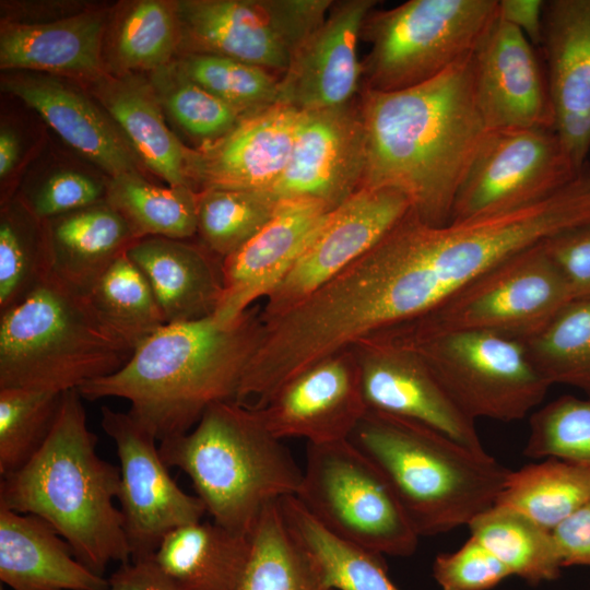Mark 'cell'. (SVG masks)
Here are the masks:
<instances>
[{
    "instance_id": "obj_1",
    "label": "cell",
    "mask_w": 590,
    "mask_h": 590,
    "mask_svg": "<svg viewBox=\"0 0 590 590\" xmlns=\"http://www.w3.org/2000/svg\"><path fill=\"white\" fill-rule=\"evenodd\" d=\"M358 102L365 130L361 188H394L408 197L420 221L449 223L460 186L489 132L476 97L473 54L409 88L361 90Z\"/></svg>"
},
{
    "instance_id": "obj_2",
    "label": "cell",
    "mask_w": 590,
    "mask_h": 590,
    "mask_svg": "<svg viewBox=\"0 0 590 590\" xmlns=\"http://www.w3.org/2000/svg\"><path fill=\"white\" fill-rule=\"evenodd\" d=\"M260 310L255 305L232 322L165 323L120 369L78 390L88 401L128 400V413L158 441L185 434L213 403L236 400L261 339Z\"/></svg>"
},
{
    "instance_id": "obj_3",
    "label": "cell",
    "mask_w": 590,
    "mask_h": 590,
    "mask_svg": "<svg viewBox=\"0 0 590 590\" xmlns=\"http://www.w3.org/2000/svg\"><path fill=\"white\" fill-rule=\"evenodd\" d=\"M78 389L63 392L54 427L36 455L1 477L0 506L40 517L74 556L102 575L131 560L123 517L115 505L120 469L102 459Z\"/></svg>"
},
{
    "instance_id": "obj_4",
    "label": "cell",
    "mask_w": 590,
    "mask_h": 590,
    "mask_svg": "<svg viewBox=\"0 0 590 590\" xmlns=\"http://www.w3.org/2000/svg\"><path fill=\"white\" fill-rule=\"evenodd\" d=\"M350 440L384 475L418 536L469 524L510 470L421 423L367 410Z\"/></svg>"
},
{
    "instance_id": "obj_5",
    "label": "cell",
    "mask_w": 590,
    "mask_h": 590,
    "mask_svg": "<svg viewBox=\"0 0 590 590\" xmlns=\"http://www.w3.org/2000/svg\"><path fill=\"white\" fill-rule=\"evenodd\" d=\"M160 442L163 461L191 480L212 521L238 534L302 485L303 470L282 439L256 409L235 401L213 403L189 432Z\"/></svg>"
},
{
    "instance_id": "obj_6",
    "label": "cell",
    "mask_w": 590,
    "mask_h": 590,
    "mask_svg": "<svg viewBox=\"0 0 590 590\" xmlns=\"http://www.w3.org/2000/svg\"><path fill=\"white\" fill-rule=\"evenodd\" d=\"M134 346L52 274L0 311V388L66 392L116 373Z\"/></svg>"
},
{
    "instance_id": "obj_7",
    "label": "cell",
    "mask_w": 590,
    "mask_h": 590,
    "mask_svg": "<svg viewBox=\"0 0 590 590\" xmlns=\"http://www.w3.org/2000/svg\"><path fill=\"white\" fill-rule=\"evenodd\" d=\"M571 299L541 241L495 264L427 314L373 335L410 343L452 332L489 331L526 341Z\"/></svg>"
},
{
    "instance_id": "obj_8",
    "label": "cell",
    "mask_w": 590,
    "mask_h": 590,
    "mask_svg": "<svg viewBox=\"0 0 590 590\" xmlns=\"http://www.w3.org/2000/svg\"><path fill=\"white\" fill-rule=\"evenodd\" d=\"M498 0H409L373 10L362 35V90L394 92L424 83L472 55L497 17Z\"/></svg>"
},
{
    "instance_id": "obj_9",
    "label": "cell",
    "mask_w": 590,
    "mask_h": 590,
    "mask_svg": "<svg viewBox=\"0 0 590 590\" xmlns=\"http://www.w3.org/2000/svg\"><path fill=\"white\" fill-rule=\"evenodd\" d=\"M296 498L331 533L382 555L410 556L420 536L379 470L350 441L308 444Z\"/></svg>"
},
{
    "instance_id": "obj_10",
    "label": "cell",
    "mask_w": 590,
    "mask_h": 590,
    "mask_svg": "<svg viewBox=\"0 0 590 590\" xmlns=\"http://www.w3.org/2000/svg\"><path fill=\"white\" fill-rule=\"evenodd\" d=\"M392 343L415 351L456 404L474 421L521 420L543 401L551 387L532 362L524 341L509 335L461 331Z\"/></svg>"
},
{
    "instance_id": "obj_11",
    "label": "cell",
    "mask_w": 590,
    "mask_h": 590,
    "mask_svg": "<svg viewBox=\"0 0 590 590\" xmlns=\"http://www.w3.org/2000/svg\"><path fill=\"white\" fill-rule=\"evenodd\" d=\"M333 2L176 1L179 48L184 54L233 58L282 75L300 44L324 21Z\"/></svg>"
},
{
    "instance_id": "obj_12",
    "label": "cell",
    "mask_w": 590,
    "mask_h": 590,
    "mask_svg": "<svg viewBox=\"0 0 590 590\" xmlns=\"http://www.w3.org/2000/svg\"><path fill=\"white\" fill-rule=\"evenodd\" d=\"M582 173L554 128L489 131L460 186L450 221L534 204Z\"/></svg>"
},
{
    "instance_id": "obj_13",
    "label": "cell",
    "mask_w": 590,
    "mask_h": 590,
    "mask_svg": "<svg viewBox=\"0 0 590 590\" xmlns=\"http://www.w3.org/2000/svg\"><path fill=\"white\" fill-rule=\"evenodd\" d=\"M101 425L113 439L120 469L118 500L131 560L151 558L170 531L201 521L205 507L173 480L157 439L129 413L104 405Z\"/></svg>"
},
{
    "instance_id": "obj_14",
    "label": "cell",
    "mask_w": 590,
    "mask_h": 590,
    "mask_svg": "<svg viewBox=\"0 0 590 590\" xmlns=\"http://www.w3.org/2000/svg\"><path fill=\"white\" fill-rule=\"evenodd\" d=\"M394 188H361L331 210L290 272L266 298L262 322L285 314L377 245L409 212Z\"/></svg>"
},
{
    "instance_id": "obj_15",
    "label": "cell",
    "mask_w": 590,
    "mask_h": 590,
    "mask_svg": "<svg viewBox=\"0 0 590 590\" xmlns=\"http://www.w3.org/2000/svg\"><path fill=\"white\" fill-rule=\"evenodd\" d=\"M368 410L428 426L475 452H486L469 417L412 349L378 337L351 347Z\"/></svg>"
},
{
    "instance_id": "obj_16",
    "label": "cell",
    "mask_w": 590,
    "mask_h": 590,
    "mask_svg": "<svg viewBox=\"0 0 590 590\" xmlns=\"http://www.w3.org/2000/svg\"><path fill=\"white\" fill-rule=\"evenodd\" d=\"M365 130L358 97L302 111L288 164L269 190L278 200L307 198L333 210L362 185Z\"/></svg>"
},
{
    "instance_id": "obj_17",
    "label": "cell",
    "mask_w": 590,
    "mask_h": 590,
    "mask_svg": "<svg viewBox=\"0 0 590 590\" xmlns=\"http://www.w3.org/2000/svg\"><path fill=\"white\" fill-rule=\"evenodd\" d=\"M270 433L308 444L346 440L366 413L352 349L326 357L286 381L260 409Z\"/></svg>"
},
{
    "instance_id": "obj_18",
    "label": "cell",
    "mask_w": 590,
    "mask_h": 590,
    "mask_svg": "<svg viewBox=\"0 0 590 590\" xmlns=\"http://www.w3.org/2000/svg\"><path fill=\"white\" fill-rule=\"evenodd\" d=\"M473 69L488 131L554 128L544 64L529 39L498 13L473 52Z\"/></svg>"
},
{
    "instance_id": "obj_19",
    "label": "cell",
    "mask_w": 590,
    "mask_h": 590,
    "mask_svg": "<svg viewBox=\"0 0 590 590\" xmlns=\"http://www.w3.org/2000/svg\"><path fill=\"white\" fill-rule=\"evenodd\" d=\"M375 0L334 1L329 15L300 44L280 75L278 103L300 111L342 106L362 90L357 43Z\"/></svg>"
},
{
    "instance_id": "obj_20",
    "label": "cell",
    "mask_w": 590,
    "mask_h": 590,
    "mask_svg": "<svg viewBox=\"0 0 590 590\" xmlns=\"http://www.w3.org/2000/svg\"><path fill=\"white\" fill-rule=\"evenodd\" d=\"M330 211L314 199L280 200L260 232L222 261L223 293L213 316L232 322L257 300L266 299L290 272Z\"/></svg>"
},
{
    "instance_id": "obj_21",
    "label": "cell",
    "mask_w": 590,
    "mask_h": 590,
    "mask_svg": "<svg viewBox=\"0 0 590 590\" xmlns=\"http://www.w3.org/2000/svg\"><path fill=\"white\" fill-rule=\"evenodd\" d=\"M541 48L554 129L582 173L590 156V0L544 1Z\"/></svg>"
},
{
    "instance_id": "obj_22",
    "label": "cell",
    "mask_w": 590,
    "mask_h": 590,
    "mask_svg": "<svg viewBox=\"0 0 590 590\" xmlns=\"http://www.w3.org/2000/svg\"><path fill=\"white\" fill-rule=\"evenodd\" d=\"M300 116V110L275 103L243 117L214 143L193 150L194 189L200 186L269 191L288 164Z\"/></svg>"
},
{
    "instance_id": "obj_23",
    "label": "cell",
    "mask_w": 590,
    "mask_h": 590,
    "mask_svg": "<svg viewBox=\"0 0 590 590\" xmlns=\"http://www.w3.org/2000/svg\"><path fill=\"white\" fill-rule=\"evenodd\" d=\"M1 85L109 178L140 173L139 158L114 120L73 84L46 73L13 71L2 76Z\"/></svg>"
},
{
    "instance_id": "obj_24",
    "label": "cell",
    "mask_w": 590,
    "mask_h": 590,
    "mask_svg": "<svg viewBox=\"0 0 590 590\" xmlns=\"http://www.w3.org/2000/svg\"><path fill=\"white\" fill-rule=\"evenodd\" d=\"M127 253L146 278L166 323L214 315L223 293L222 260L200 241L145 237Z\"/></svg>"
},
{
    "instance_id": "obj_25",
    "label": "cell",
    "mask_w": 590,
    "mask_h": 590,
    "mask_svg": "<svg viewBox=\"0 0 590 590\" xmlns=\"http://www.w3.org/2000/svg\"><path fill=\"white\" fill-rule=\"evenodd\" d=\"M105 16L82 12L48 23H1L0 67L96 81L105 73L102 42Z\"/></svg>"
},
{
    "instance_id": "obj_26",
    "label": "cell",
    "mask_w": 590,
    "mask_h": 590,
    "mask_svg": "<svg viewBox=\"0 0 590 590\" xmlns=\"http://www.w3.org/2000/svg\"><path fill=\"white\" fill-rule=\"evenodd\" d=\"M0 580L12 590H107L44 519L0 506Z\"/></svg>"
},
{
    "instance_id": "obj_27",
    "label": "cell",
    "mask_w": 590,
    "mask_h": 590,
    "mask_svg": "<svg viewBox=\"0 0 590 590\" xmlns=\"http://www.w3.org/2000/svg\"><path fill=\"white\" fill-rule=\"evenodd\" d=\"M91 84L94 96L139 161L168 186L194 189L191 180L193 150L186 148L168 129L150 81L133 72H122L106 73Z\"/></svg>"
},
{
    "instance_id": "obj_28",
    "label": "cell",
    "mask_w": 590,
    "mask_h": 590,
    "mask_svg": "<svg viewBox=\"0 0 590 590\" xmlns=\"http://www.w3.org/2000/svg\"><path fill=\"white\" fill-rule=\"evenodd\" d=\"M46 222L51 274L84 294L139 240L126 220L106 200Z\"/></svg>"
},
{
    "instance_id": "obj_29",
    "label": "cell",
    "mask_w": 590,
    "mask_h": 590,
    "mask_svg": "<svg viewBox=\"0 0 590 590\" xmlns=\"http://www.w3.org/2000/svg\"><path fill=\"white\" fill-rule=\"evenodd\" d=\"M248 545V534L197 521L166 534L151 558L178 590H235Z\"/></svg>"
},
{
    "instance_id": "obj_30",
    "label": "cell",
    "mask_w": 590,
    "mask_h": 590,
    "mask_svg": "<svg viewBox=\"0 0 590 590\" xmlns=\"http://www.w3.org/2000/svg\"><path fill=\"white\" fill-rule=\"evenodd\" d=\"M285 522L322 582L332 590H399L384 555L331 533L296 496L279 500Z\"/></svg>"
},
{
    "instance_id": "obj_31",
    "label": "cell",
    "mask_w": 590,
    "mask_h": 590,
    "mask_svg": "<svg viewBox=\"0 0 590 590\" xmlns=\"http://www.w3.org/2000/svg\"><path fill=\"white\" fill-rule=\"evenodd\" d=\"M590 503V465L558 458L510 471L496 504L552 531Z\"/></svg>"
},
{
    "instance_id": "obj_32",
    "label": "cell",
    "mask_w": 590,
    "mask_h": 590,
    "mask_svg": "<svg viewBox=\"0 0 590 590\" xmlns=\"http://www.w3.org/2000/svg\"><path fill=\"white\" fill-rule=\"evenodd\" d=\"M248 542L235 590H332L291 533L279 500L263 509L248 533Z\"/></svg>"
},
{
    "instance_id": "obj_33",
    "label": "cell",
    "mask_w": 590,
    "mask_h": 590,
    "mask_svg": "<svg viewBox=\"0 0 590 590\" xmlns=\"http://www.w3.org/2000/svg\"><path fill=\"white\" fill-rule=\"evenodd\" d=\"M476 539L510 575L531 586L559 577L563 568L552 531L523 514L494 505L468 524Z\"/></svg>"
},
{
    "instance_id": "obj_34",
    "label": "cell",
    "mask_w": 590,
    "mask_h": 590,
    "mask_svg": "<svg viewBox=\"0 0 590 590\" xmlns=\"http://www.w3.org/2000/svg\"><path fill=\"white\" fill-rule=\"evenodd\" d=\"M197 193L189 186L161 187L141 173H128L109 179L106 202L138 239H190L197 235Z\"/></svg>"
},
{
    "instance_id": "obj_35",
    "label": "cell",
    "mask_w": 590,
    "mask_h": 590,
    "mask_svg": "<svg viewBox=\"0 0 590 590\" xmlns=\"http://www.w3.org/2000/svg\"><path fill=\"white\" fill-rule=\"evenodd\" d=\"M52 273L47 222L22 200L7 201L0 217V311L20 302Z\"/></svg>"
},
{
    "instance_id": "obj_36",
    "label": "cell",
    "mask_w": 590,
    "mask_h": 590,
    "mask_svg": "<svg viewBox=\"0 0 590 590\" xmlns=\"http://www.w3.org/2000/svg\"><path fill=\"white\" fill-rule=\"evenodd\" d=\"M279 201L266 190L203 188L197 193V235L222 261L273 216Z\"/></svg>"
},
{
    "instance_id": "obj_37",
    "label": "cell",
    "mask_w": 590,
    "mask_h": 590,
    "mask_svg": "<svg viewBox=\"0 0 590 590\" xmlns=\"http://www.w3.org/2000/svg\"><path fill=\"white\" fill-rule=\"evenodd\" d=\"M524 343L535 367L551 386H571L590 398V298L568 302Z\"/></svg>"
},
{
    "instance_id": "obj_38",
    "label": "cell",
    "mask_w": 590,
    "mask_h": 590,
    "mask_svg": "<svg viewBox=\"0 0 590 590\" xmlns=\"http://www.w3.org/2000/svg\"><path fill=\"white\" fill-rule=\"evenodd\" d=\"M99 315L135 346L166 323L142 271L120 255L87 293Z\"/></svg>"
},
{
    "instance_id": "obj_39",
    "label": "cell",
    "mask_w": 590,
    "mask_h": 590,
    "mask_svg": "<svg viewBox=\"0 0 590 590\" xmlns=\"http://www.w3.org/2000/svg\"><path fill=\"white\" fill-rule=\"evenodd\" d=\"M63 392L0 388V475L24 467L56 422Z\"/></svg>"
},
{
    "instance_id": "obj_40",
    "label": "cell",
    "mask_w": 590,
    "mask_h": 590,
    "mask_svg": "<svg viewBox=\"0 0 590 590\" xmlns=\"http://www.w3.org/2000/svg\"><path fill=\"white\" fill-rule=\"evenodd\" d=\"M179 45L176 2L142 0L122 16L114 39V52L122 72H152L173 62Z\"/></svg>"
},
{
    "instance_id": "obj_41",
    "label": "cell",
    "mask_w": 590,
    "mask_h": 590,
    "mask_svg": "<svg viewBox=\"0 0 590 590\" xmlns=\"http://www.w3.org/2000/svg\"><path fill=\"white\" fill-rule=\"evenodd\" d=\"M157 99L187 134L203 148L227 134L243 118L233 107L193 82L173 61L151 72Z\"/></svg>"
},
{
    "instance_id": "obj_42",
    "label": "cell",
    "mask_w": 590,
    "mask_h": 590,
    "mask_svg": "<svg viewBox=\"0 0 590 590\" xmlns=\"http://www.w3.org/2000/svg\"><path fill=\"white\" fill-rule=\"evenodd\" d=\"M177 67L193 82L233 107L243 117L278 103L274 73L233 58L211 54H182Z\"/></svg>"
},
{
    "instance_id": "obj_43",
    "label": "cell",
    "mask_w": 590,
    "mask_h": 590,
    "mask_svg": "<svg viewBox=\"0 0 590 590\" xmlns=\"http://www.w3.org/2000/svg\"><path fill=\"white\" fill-rule=\"evenodd\" d=\"M529 427L526 457L590 465V398L562 396L533 412Z\"/></svg>"
},
{
    "instance_id": "obj_44",
    "label": "cell",
    "mask_w": 590,
    "mask_h": 590,
    "mask_svg": "<svg viewBox=\"0 0 590 590\" xmlns=\"http://www.w3.org/2000/svg\"><path fill=\"white\" fill-rule=\"evenodd\" d=\"M107 182L74 170L56 172L21 199L39 220L54 217L106 200Z\"/></svg>"
},
{
    "instance_id": "obj_45",
    "label": "cell",
    "mask_w": 590,
    "mask_h": 590,
    "mask_svg": "<svg viewBox=\"0 0 590 590\" xmlns=\"http://www.w3.org/2000/svg\"><path fill=\"white\" fill-rule=\"evenodd\" d=\"M433 576L442 590H489L511 575L498 558L470 536L458 551L436 556Z\"/></svg>"
},
{
    "instance_id": "obj_46",
    "label": "cell",
    "mask_w": 590,
    "mask_h": 590,
    "mask_svg": "<svg viewBox=\"0 0 590 590\" xmlns=\"http://www.w3.org/2000/svg\"><path fill=\"white\" fill-rule=\"evenodd\" d=\"M573 299L590 298V222L543 241Z\"/></svg>"
},
{
    "instance_id": "obj_47",
    "label": "cell",
    "mask_w": 590,
    "mask_h": 590,
    "mask_svg": "<svg viewBox=\"0 0 590 590\" xmlns=\"http://www.w3.org/2000/svg\"><path fill=\"white\" fill-rule=\"evenodd\" d=\"M563 567L590 566V503L552 530Z\"/></svg>"
},
{
    "instance_id": "obj_48",
    "label": "cell",
    "mask_w": 590,
    "mask_h": 590,
    "mask_svg": "<svg viewBox=\"0 0 590 590\" xmlns=\"http://www.w3.org/2000/svg\"><path fill=\"white\" fill-rule=\"evenodd\" d=\"M107 590H178L152 558L130 560L108 578Z\"/></svg>"
},
{
    "instance_id": "obj_49",
    "label": "cell",
    "mask_w": 590,
    "mask_h": 590,
    "mask_svg": "<svg viewBox=\"0 0 590 590\" xmlns=\"http://www.w3.org/2000/svg\"><path fill=\"white\" fill-rule=\"evenodd\" d=\"M498 16L519 30L533 46H541L543 0H498Z\"/></svg>"
},
{
    "instance_id": "obj_50",
    "label": "cell",
    "mask_w": 590,
    "mask_h": 590,
    "mask_svg": "<svg viewBox=\"0 0 590 590\" xmlns=\"http://www.w3.org/2000/svg\"><path fill=\"white\" fill-rule=\"evenodd\" d=\"M20 152V142L13 130L1 127L0 131V177L3 180L14 168Z\"/></svg>"
},
{
    "instance_id": "obj_51",
    "label": "cell",
    "mask_w": 590,
    "mask_h": 590,
    "mask_svg": "<svg viewBox=\"0 0 590 590\" xmlns=\"http://www.w3.org/2000/svg\"><path fill=\"white\" fill-rule=\"evenodd\" d=\"M585 169H586V170L589 173V175H590V156H589V160H588V163H587V166H586Z\"/></svg>"
},
{
    "instance_id": "obj_52",
    "label": "cell",
    "mask_w": 590,
    "mask_h": 590,
    "mask_svg": "<svg viewBox=\"0 0 590 590\" xmlns=\"http://www.w3.org/2000/svg\"><path fill=\"white\" fill-rule=\"evenodd\" d=\"M0 590H4V589H3V586L0 587Z\"/></svg>"
}]
</instances>
